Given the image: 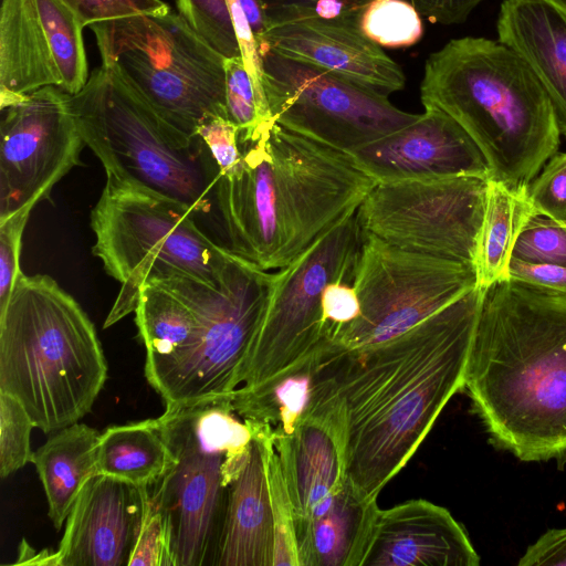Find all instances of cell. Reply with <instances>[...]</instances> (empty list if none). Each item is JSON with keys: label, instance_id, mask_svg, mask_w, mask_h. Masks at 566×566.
<instances>
[{"label": "cell", "instance_id": "6da1fadb", "mask_svg": "<svg viewBox=\"0 0 566 566\" xmlns=\"http://www.w3.org/2000/svg\"><path fill=\"white\" fill-rule=\"evenodd\" d=\"M484 293L475 286L377 345L340 349L326 340L318 352L307 409L333 422L347 482L361 501L377 502L464 388Z\"/></svg>", "mask_w": 566, "mask_h": 566}, {"label": "cell", "instance_id": "7a4b0ae2", "mask_svg": "<svg viewBox=\"0 0 566 566\" xmlns=\"http://www.w3.org/2000/svg\"><path fill=\"white\" fill-rule=\"evenodd\" d=\"M494 447L566 458V294L511 279L484 293L464 388Z\"/></svg>", "mask_w": 566, "mask_h": 566}, {"label": "cell", "instance_id": "3957f363", "mask_svg": "<svg viewBox=\"0 0 566 566\" xmlns=\"http://www.w3.org/2000/svg\"><path fill=\"white\" fill-rule=\"evenodd\" d=\"M239 145L240 166L218 176L214 196L229 250L263 270L293 262L376 185L348 153L272 118L240 133Z\"/></svg>", "mask_w": 566, "mask_h": 566}, {"label": "cell", "instance_id": "277c9868", "mask_svg": "<svg viewBox=\"0 0 566 566\" xmlns=\"http://www.w3.org/2000/svg\"><path fill=\"white\" fill-rule=\"evenodd\" d=\"M426 107L452 117L476 143L491 179L526 187L557 153L553 105L527 64L486 38L449 41L426 61L420 85Z\"/></svg>", "mask_w": 566, "mask_h": 566}, {"label": "cell", "instance_id": "5b68a950", "mask_svg": "<svg viewBox=\"0 0 566 566\" xmlns=\"http://www.w3.org/2000/svg\"><path fill=\"white\" fill-rule=\"evenodd\" d=\"M107 378L95 326L45 274L20 273L0 313V391L45 433L88 413Z\"/></svg>", "mask_w": 566, "mask_h": 566}, {"label": "cell", "instance_id": "8992f818", "mask_svg": "<svg viewBox=\"0 0 566 566\" xmlns=\"http://www.w3.org/2000/svg\"><path fill=\"white\" fill-rule=\"evenodd\" d=\"M70 104L107 177L172 199L192 213L209 209L219 171L211 168L202 139L167 122L114 69H95Z\"/></svg>", "mask_w": 566, "mask_h": 566}, {"label": "cell", "instance_id": "52a82bcc", "mask_svg": "<svg viewBox=\"0 0 566 566\" xmlns=\"http://www.w3.org/2000/svg\"><path fill=\"white\" fill-rule=\"evenodd\" d=\"M156 419L175 464L149 488L170 518L175 566H214L229 488L224 463L245 462L253 428L231 394L166 407Z\"/></svg>", "mask_w": 566, "mask_h": 566}, {"label": "cell", "instance_id": "ba28073f", "mask_svg": "<svg viewBox=\"0 0 566 566\" xmlns=\"http://www.w3.org/2000/svg\"><path fill=\"white\" fill-rule=\"evenodd\" d=\"M193 214L172 199L107 177L91 211L92 253L120 283L104 328L135 312L150 279L182 275L210 285L219 282L232 252L207 237Z\"/></svg>", "mask_w": 566, "mask_h": 566}, {"label": "cell", "instance_id": "9c48e42d", "mask_svg": "<svg viewBox=\"0 0 566 566\" xmlns=\"http://www.w3.org/2000/svg\"><path fill=\"white\" fill-rule=\"evenodd\" d=\"M274 276L232 253L214 285L182 275L147 281L181 297L199 322L192 342L182 352L145 370L165 407L229 395L239 388Z\"/></svg>", "mask_w": 566, "mask_h": 566}, {"label": "cell", "instance_id": "30bf717a", "mask_svg": "<svg viewBox=\"0 0 566 566\" xmlns=\"http://www.w3.org/2000/svg\"><path fill=\"white\" fill-rule=\"evenodd\" d=\"M102 64L117 74L167 122L196 137L208 116L228 117L226 57L171 11L90 25Z\"/></svg>", "mask_w": 566, "mask_h": 566}, {"label": "cell", "instance_id": "8fae6325", "mask_svg": "<svg viewBox=\"0 0 566 566\" xmlns=\"http://www.w3.org/2000/svg\"><path fill=\"white\" fill-rule=\"evenodd\" d=\"M364 239L357 209L275 273L240 389L262 388L316 356L327 334L324 290L333 282L353 284Z\"/></svg>", "mask_w": 566, "mask_h": 566}, {"label": "cell", "instance_id": "7c38bea8", "mask_svg": "<svg viewBox=\"0 0 566 566\" xmlns=\"http://www.w3.org/2000/svg\"><path fill=\"white\" fill-rule=\"evenodd\" d=\"M353 286L359 314L328 331V343L359 349L391 339L476 286L475 269L461 262L408 251L366 234Z\"/></svg>", "mask_w": 566, "mask_h": 566}, {"label": "cell", "instance_id": "4fadbf2b", "mask_svg": "<svg viewBox=\"0 0 566 566\" xmlns=\"http://www.w3.org/2000/svg\"><path fill=\"white\" fill-rule=\"evenodd\" d=\"M262 85L271 118L332 148L350 153L418 119L388 95L259 46Z\"/></svg>", "mask_w": 566, "mask_h": 566}, {"label": "cell", "instance_id": "5bb4252c", "mask_svg": "<svg viewBox=\"0 0 566 566\" xmlns=\"http://www.w3.org/2000/svg\"><path fill=\"white\" fill-rule=\"evenodd\" d=\"M488 180L461 176L376 184L358 208L366 234L474 266Z\"/></svg>", "mask_w": 566, "mask_h": 566}, {"label": "cell", "instance_id": "9a60e30c", "mask_svg": "<svg viewBox=\"0 0 566 566\" xmlns=\"http://www.w3.org/2000/svg\"><path fill=\"white\" fill-rule=\"evenodd\" d=\"M0 221L48 199L86 146L70 94L45 86L1 109Z\"/></svg>", "mask_w": 566, "mask_h": 566}, {"label": "cell", "instance_id": "2e32d148", "mask_svg": "<svg viewBox=\"0 0 566 566\" xmlns=\"http://www.w3.org/2000/svg\"><path fill=\"white\" fill-rule=\"evenodd\" d=\"M376 184L461 176L491 178L471 136L448 114L426 107L418 119L348 153Z\"/></svg>", "mask_w": 566, "mask_h": 566}, {"label": "cell", "instance_id": "e0dca14e", "mask_svg": "<svg viewBox=\"0 0 566 566\" xmlns=\"http://www.w3.org/2000/svg\"><path fill=\"white\" fill-rule=\"evenodd\" d=\"M148 493L149 486L94 475L66 518L57 566H128Z\"/></svg>", "mask_w": 566, "mask_h": 566}, {"label": "cell", "instance_id": "ac0fdd59", "mask_svg": "<svg viewBox=\"0 0 566 566\" xmlns=\"http://www.w3.org/2000/svg\"><path fill=\"white\" fill-rule=\"evenodd\" d=\"M463 526L443 506L423 499L376 507L358 566H478Z\"/></svg>", "mask_w": 566, "mask_h": 566}, {"label": "cell", "instance_id": "d6986e66", "mask_svg": "<svg viewBox=\"0 0 566 566\" xmlns=\"http://www.w3.org/2000/svg\"><path fill=\"white\" fill-rule=\"evenodd\" d=\"M259 46L345 76L385 95L405 87V75L357 24L307 18L269 27Z\"/></svg>", "mask_w": 566, "mask_h": 566}, {"label": "cell", "instance_id": "ffe728a7", "mask_svg": "<svg viewBox=\"0 0 566 566\" xmlns=\"http://www.w3.org/2000/svg\"><path fill=\"white\" fill-rule=\"evenodd\" d=\"M273 442L294 507L298 545L308 524L348 485L343 447L334 424L312 410L291 436L273 437Z\"/></svg>", "mask_w": 566, "mask_h": 566}, {"label": "cell", "instance_id": "44dd1931", "mask_svg": "<svg viewBox=\"0 0 566 566\" xmlns=\"http://www.w3.org/2000/svg\"><path fill=\"white\" fill-rule=\"evenodd\" d=\"M496 31L538 80L566 137V0H503Z\"/></svg>", "mask_w": 566, "mask_h": 566}, {"label": "cell", "instance_id": "7402d4cb", "mask_svg": "<svg viewBox=\"0 0 566 566\" xmlns=\"http://www.w3.org/2000/svg\"><path fill=\"white\" fill-rule=\"evenodd\" d=\"M228 488L214 566H273L275 528L262 437Z\"/></svg>", "mask_w": 566, "mask_h": 566}, {"label": "cell", "instance_id": "603a6c76", "mask_svg": "<svg viewBox=\"0 0 566 566\" xmlns=\"http://www.w3.org/2000/svg\"><path fill=\"white\" fill-rule=\"evenodd\" d=\"M61 76L32 0H2L0 12V108Z\"/></svg>", "mask_w": 566, "mask_h": 566}, {"label": "cell", "instance_id": "cb8c5ba5", "mask_svg": "<svg viewBox=\"0 0 566 566\" xmlns=\"http://www.w3.org/2000/svg\"><path fill=\"white\" fill-rule=\"evenodd\" d=\"M99 432L75 422L53 434L33 452L35 467L48 501V515L60 530L84 485L96 474Z\"/></svg>", "mask_w": 566, "mask_h": 566}, {"label": "cell", "instance_id": "d4e9b609", "mask_svg": "<svg viewBox=\"0 0 566 566\" xmlns=\"http://www.w3.org/2000/svg\"><path fill=\"white\" fill-rule=\"evenodd\" d=\"M377 506L361 501L348 484L306 527L297 545L300 566H358Z\"/></svg>", "mask_w": 566, "mask_h": 566}, {"label": "cell", "instance_id": "484cf974", "mask_svg": "<svg viewBox=\"0 0 566 566\" xmlns=\"http://www.w3.org/2000/svg\"><path fill=\"white\" fill-rule=\"evenodd\" d=\"M175 464L157 419L111 426L99 433L97 469L137 486H151Z\"/></svg>", "mask_w": 566, "mask_h": 566}, {"label": "cell", "instance_id": "4316f807", "mask_svg": "<svg viewBox=\"0 0 566 566\" xmlns=\"http://www.w3.org/2000/svg\"><path fill=\"white\" fill-rule=\"evenodd\" d=\"M527 187L512 188L488 180L486 202L474 269L476 286L486 290L509 279V265L520 232L534 216Z\"/></svg>", "mask_w": 566, "mask_h": 566}, {"label": "cell", "instance_id": "83f0119b", "mask_svg": "<svg viewBox=\"0 0 566 566\" xmlns=\"http://www.w3.org/2000/svg\"><path fill=\"white\" fill-rule=\"evenodd\" d=\"M135 313L138 335L146 348L145 370L182 352L199 326L195 311L155 282L142 286Z\"/></svg>", "mask_w": 566, "mask_h": 566}, {"label": "cell", "instance_id": "f1b7e54d", "mask_svg": "<svg viewBox=\"0 0 566 566\" xmlns=\"http://www.w3.org/2000/svg\"><path fill=\"white\" fill-rule=\"evenodd\" d=\"M316 358L262 388H237L231 392L233 409L243 419L270 429L273 437L291 436L311 401Z\"/></svg>", "mask_w": 566, "mask_h": 566}, {"label": "cell", "instance_id": "f546056e", "mask_svg": "<svg viewBox=\"0 0 566 566\" xmlns=\"http://www.w3.org/2000/svg\"><path fill=\"white\" fill-rule=\"evenodd\" d=\"M61 76L60 88L78 93L88 81L83 25L61 0H32Z\"/></svg>", "mask_w": 566, "mask_h": 566}, {"label": "cell", "instance_id": "4dcf8cb0", "mask_svg": "<svg viewBox=\"0 0 566 566\" xmlns=\"http://www.w3.org/2000/svg\"><path fill=\"white\" fill-rule=\"evenodd\" d=\"M252 427L262 437L265 449L266 475L275 528L273 566H300L294 507L274 447L273 433L254 423Z\"/></svg>", "mask_w": 566, "mask_h": 566}, {"label": "cell", "instance_id": "1f68e13d", "mask_svg": "<svg viewBox=\"0 0 566 566\" xmlns=\"http://www.w3.org/2000/svg\"><path fill=\"white\" fill-rule=\"evenodd\" d=\"M358 27L385 48L410 46L422 36L420 13L406 0H373L361 12Z\"/></svg>", "mask_w": 566, "mask_h": 566}, {"label": "cell", "instance_id": "d6a6232c", "mask_svg": "<svg viewBox=\"0 0 566 566\" xmlns=\"http://www.w3.org/2000/svg\"><path fill=\"white\" fill-rule=\"evenodd\" d=\"M178 14L212 50L226 59L242 56L228 0H177Z\"/></svg>", "mask_w": 566, "mask_h": 566}, {"label": "cell", "instance_id": "836d02e7", "mask_svg": "<svg viewBox=\"0 0 566 566\" xmlns=\"http://www.w3.org/2000/svg\"><path fill=\"white\" fill-rule=\"evenodd\" d=\"M224 71L227 114L240 133H250L271 119L264 91L253 81L243 57L226 59Z\"/></svg>", "mask_w": 566, "mask_h": 566}, {"label": "cell", "instance_id": "e575fe53", "mask_svg": "<svg viewBox=\"0 0 566 566\" xmlns=\"http://www.w3.org/2000/svg\"><path fill=\"white\" fill-rule=\"evenodd\" d=\"M35 427L24 407L0 391V476L8 478L32 462L30 436Z\"/></svg>", "mask_w": 566, "mask_h": 566}, {"label": "cell", "instance_id": "d590c367", "mask_svg": "<svg viewBox=\"0 0 566 566\" xmlns=\"http://www.w3.org/2000/svg\"><path fill=\"white\" fill-rule=\"evenodd\" d=\"M128 566H175L170 518L150 489Z\"/></svg>", "mask_w": 566, "mask_h": 566}, {"label": "cell", "instance_id": "8d00e7d4", "mask_svg": "<svg viewBox=\"0 0 566 566\" xmlns=\"http://www.w3.org/2000/svg\"><path fill=\"white\" fill-rule=\"evenodd\" d=\"M373 0H259L265 29L290 21L323 18L358 25L364 9Z\"/></svg>", "mask_w": 566, "mask_h": 566}, {"label": "cell", "instance_id": "74e56055", "mask_svg": "<svg viewBox=\"0 0 566 566\" xmlns=\"http://www.w3.org/2000/svg\"><path fill=\"white\" fill-rule=\"evenodd\" d=\"M512 258L534 264L566 266V224L533 216L520 232Z\"/></svg>", "mask_w": 566, "mask_h": 566}, {"label": "cell", "instance_id": "f35d334b", "mask_svg": "<svg viewBox=\"0 0 566 566\" xmlns=\"http://www.w3.org/2000/svg\"><path fill=\"white\" fill-rule=\"evenodd\" d=\"M527 191L534 216L566 223V153L553 155Z\"/></svg>", "mask_w": 566, "mask_h": 566}, {"label": "cell", "instance_id": "ab89813d", "mask_svg": "<svg viewBox=\"0 0 566 566\" xmlns=\"http://www.w3.org/2000/svg\"><path fill=\"white\" fill-rule=\"evenodd\" d=\"M28 206L0 221V313L6 308L20 270V250L30 212Z\"/></svg>", "mask_w": 566, "mask_h": 566}, {"label": "cell", "instance_id": "60d3db41", "mask_svg": "<svg viewBox=\"0 0 566 566\" xmlns=\"http://www.w3.org/2000/svg\"><path fill=\"white\" fill-rule=\"evenodd\" d=\"M197 135L207 146L219 175L230 176L237 171L242 159L239 145V127L228 117L208 116L197 129Z\"/></svg>", "mask_w": 566, "mask_h": 566}, {"label": "cell", "instance_id": "b9f144b4", "mask_svg": "<svg viewBox=\"0 0 566 566\" xmlns=\"http://www.w3.org/2000/svg\"><path fill=\"white\" fill-rule=\"evenodd\" d=\"M83 27L134 15L166 14L170 7L161 0H61Z\"/></svg>", "mask_w": 566, "mask_h": 566}, {"label": "cell", "instance_id": "7bdbcfd3", "mask_svg": "<svg viewBox=\"0 0 566 566\" xmlns=\"http://www.w3.org/2000/svg\"><path fill=\"white\" fill-rule=\"evenodd\" d=\"M359 301L352 283H329L322 296L323 318L329 329L353 322L359 314ZM327 337V334H326Z\"/></svg>", "mask_w": 566, "mask_h": 566}, {"label": "cell", "instance_id": "ee69618b", "mask_svg": "<svg viewBox=\"0 0 566 566\" xmlns=\"http://www.w3.org/2000/svg\"><path fill=\"white\" fill-rule=\"evenodd\" d=\"M509 279L562 294H566V266L534 264L511 258Z\"/></svg>", "mask_w": 566, "mask_h": 566}, {"label": "cell", "instance_id": "f6af8a7d", "mask_svg": "<svg viewBox=\"0 0 566 566\" xmlns=\"http://www.w3.org/2000/svg\"><path fill=\"white\" fill-rule=\"evenodd\" d=\"M520 566H566V527L545 532L530 545Z\"/></svg>", "mask_w": 566, "mask_h": 566}, {"label": "cell", "instance_id": "bcb514c9", "mask_svg": "<svg viewBox=\"0 0 566 566\" xmlns=\"http://www.w3.org/2000/svg\"><path fill=\"white\" fill-rule=\"evenodd\" d=\"M483 0H409L420 14L444 25L464 22Z\"/></svg>", "mask_w": 566, "mask_h": 566}, {"label": "cell", "instance_id": "7dc6e473", "mask_svg": "<svg viewBox=\"0 0 566 566\" xmlns=\"http://www.w3.org/2000/svg\"><path fill=\"white\" fill-rule=\"evenodd\" d=\"M14 564L57 566V558L55 552L48 549L35 552L25 541H22L19 547L18 559Z\"/></svg>", "mask_w": 566, "mask_h": 566}]
</instances>
